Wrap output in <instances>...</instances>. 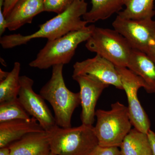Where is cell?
<instances>
[{
  "mask_svg": "<svg viewBox=\"0 0 155 155\" xmlns=\"http://www.w3.org/2000/svg\"><path fill=\"white\" fill-rule=\"evenodd\" d=\"M87 8L85 0H75L63 13L39 25V29L34 33L26 35L20 34L4 35L0 39V44L3 48L11 49L26 44L34 39L45 38L50 41L82 29L88 23L81 19L87 12Z\"/></svg>",
  "mask_w": 155,
  "mask_h": 155,
  "instance_id": "obj_1",
  "label": "cell"
},
{
  "mask_svg": "<svg viewBox=\"0 0 155 155\" xmlns=\"http://www.w3.org/2000/svg\"><path fill=\"white\" fill-rule=\"evenodd\" d=\"M64 65L52 67L50 80L41 89L39 94L51 106L56 123L59 127H72V116L81 104L80 93L70 91L64 81L63 71Z\"/></svg>",
  "mask_w": 155,
  "mask_h": 155,
  "instance_id": "obj_2",
  "label": "cell"
},
{
  "mask_svg": "<svg viewBox=\"0 0 155 155\" xmlns=\"http://www.w3.org/2000/svg\"><path fill=\"white\" fill-rule=\"evenodd\" d=\"M95 26L94 25L87 26L54 40L48 41L36 58L29 63V67L46 69L55 65L69 64L75 55L78 46L88 40Z\"/></svg>",
  "mask_w": 155,
  "mask_h": 155,
  "instance_id": "obj_3",
  "label": "cell"
},
{
  "mask_svg": "<svg viewBox=\"0 0 155 155\" xmlns=\"http://www.w3.org/2000/svg\"><path fill=\"white\" fill-rule=\"evenodd\" d=\"M95 117L94 128L98 145L119 147L132 125L127 107L117 101L111 104L109 110H97Z\"/></svg>",
  "mask_w": 155,
  "mask_h": 155,
  "instance_id": "obj_4",
  "label": "cell"
},
{
  "mask_svg": "<svg viewBox=\"0 0 155 155\" xmlns=\"http://www.w3.org/2000/svg\"><path fill=\"white\" fill-rule=\"evenodd\" d=\"M93 125L58 126L49 134L51 152L57 155H90L98 146Z\"/></svg>",
  "mask_w": 155,
  "mask_h": 155,
  "instance_id": "obj_5",
  "label": "cell"
},
{
  "mask_svg": "<svg viewBox=\"0 0 155 155\" xmlns=\"http://www.w3.org/2000/svg\"><path fill=\"white\" fill-rule=\"evenodd\" d=\"M85 47L116 67H126L133 49L129 43L115 29L95 26Z\"/></svg>",
  "mask_w": 155,
  "mask_h": 155,
  "instance_id": "obj_6",
  "label": "cell"
},
{
  "mask_svg": "<svg viewBox=\"0 0 155 155\" xmlns=\"http://www.w3.org/2000/svg\"><path fill=\"white\" fill-rule=\"evenodd\" d=\"M116 68L121 78L123 90L127 95L128 114L132 125L139 131L147 134L150 130V122L137 96L139 89L145 87L144 81L128 68Z\"/></svg>",
  "mask_w": 155,
  "mask_h": 155,
  "instance_id": "obj_7",
  "label": "cell"
},
{
  "mask_svg": "<svg viewBox=\"0 0 155 155\" xmlns=\"http://www.w3.org/2000/svg\"><path fill=\"white\" fill-rule=\"evenodd\" d=\"M112 25L133 49L146 54L155 39V20L153 18L134 20L117 15Z\"/></svg>",
  "mask_w": 155,
  "mask_h": 155,
  "instance_id": "obj_8",
  "label": "cell"
},
{
  "mask_svg": "<svg viewBox=\"0 0 155 155\" xmlns=\"http://www.w3.org/2000/svg\"><path fill=\"white\" fill-rule=\"evenodd\" d=\"M20 88L18 98L28 115L35 118L45 130L50 132L58 127L54 116L40 94L33 89V79L26 75L20 76Z\"/></svg>",
  "mask_w": 155,
  "mask_h": 155,
  "instance_id": "obj_9",
  "label": "cell"
},
{
  "mask_svg": "<svg viewBox=\"0 0 155 155\" xmlns=\"http://www.w3.org/2000/svg\"><path fill=\"white\" fill-rule=\"evenodd\" d=\"M86 75L108 85L123 90L121 78L115 65L99 55L77 62L73 65L72 75Z\"/></svg>",
  "mask_w": 155,
  "mask_h": 155,
  "instance_id": "obj_10",
  "label": "cell"
},
{
  "mask_svg": "<svg viewBox=\"0 0 155 155\" xmlns=\"http://www.w3.org/2000/svg\"><path fill=\"white\" fill-rule=\"evenodd\" d=\"M72 77L80 87L81 123L93 125L95 117L97 102L104 90L109 85L87 75H72Z\"/></svg>",
  "mask_w": 155,
  "mask_h": 155,
  "instance_id": "obj_11",
  "label": "cell"
},
{
  "mask_svg": "<svg viewBox=\"0 0 155 155\" xmlns=\"http://www.w3.org/2000/svg\"><path fill=\"white\" fill-rule=\"evenodd\" d=\"M10 155H48L51 153L49 134L32 132L11 143Z\"/></svg>",
  "mask_w": 155,
  "mask_h": 155,
  "instance_id": "obj_12",
  "label": "cell"
},
{
  "mask_svg": "<svg viewBox=\"0 0 155 155\" xmlns=\"http://www.w3.org/2000/svg\"><path fill=\"white\" fill-rule=\"evenodd\" d=\"M43 0H19L5 17L10 31L32 22L33 18L44 12Z\"/></svg>",
  "mask_w": 155,
  "mask_h": 155,
  "instance_id": "obj_13",
  "label": "cell"
},
{
  "mask_svg": "<svg viewBox=\"0 0 155 155\" xmlns=\"http://www.w3.org/2000/svg\"><path fill=\"white\" fill-rule=\"evenodd\" d=\"M45 130L35 118L14 119L0 122V148L8 146L28 133Z\"/></svg>",
  "mask_w": 155,
  "mask_h": 155,
  "instance_id": "obj_14",
  "label": "cell"
},
{
  "mask_svg": "<svg viewBox=\"0 0 155 155\" xmlns=\"http://www.w3.org/2000/svg\"><path fill=\"white\" fill-rule=\"evenodd\" d=\"M127 68L143 80L147 93H155V64L146 54L133 49Z\"/></svg>",
  "mask_w": 155,
  "mask_h": 155,
  "instance_id": "obj_15",
  "label": "cell"
},
{
  "mask_svg": "<svg viewBox=\"0 0 155 155\" xmlns=\"http://www.w3.org/2000/svg\"><path fill=\"white\" fill-rule=\"evenodd\" d=\"M121 155H153L147 134L131 129L120 147Z\"/></svg>",
  "mask_w": 155,
  "mask_h": 155,
  "instance_id": "obj_16",
  "label": "cell"
},
{
  "mask_svg": "<svg viewBox=\"0 0 155 155\" xmlns=\"http://www.w3.org/2000/svg\"><path fill=\"white\" fill-rule=\"evenodd\" d=\"M92 6L89 11L82 17L87 23H94L105 20L114 14L122 11L125 0H91Z\"/></svg>",
  "mask_w": 155,
  "mask_h": 155,
  "instance_id": "obj_17",
  "label": "cell"
},
{
  "mask_svg": "<svg viewBox=\"0 0 155 155\" xmlns=\"http://www.w3.org/2000/svg\"><path fill=\"white\" fill-rule=\"evenodd\" d=\"M155 0H125V8L118 15L127 19L140 20L153 18L155 15Z\"/></svg>",
  "mask_w": 155,
  "mask_h": 155,
  "instance_id": "obj_18",
  "label": "cell"
},
{
  "mask_svg": "<svg viewBox=\"0 0 155 155\" xmlns=\"http://www.w3.org/2000/svg\"><path fill=\"white\" fill-rule=\"evenodd\" d=\"M20 69L21 64L15 62L7 77L0 81V103L18 98L20 88Z\"/></svg>",
  "mask_w": 155,
  "mask_h": 155,
  "instance_id": "obj_19",
  "label": "cell"
},
{
  "mask_svg": "<svg viewBox=\"0 0 155 155\" xmlns=\"http://www.w3.org/2000/svg\"><path fill=\"white\" fill-rule=\"evenodd\" d=\"M31 118L18 98L0 103V122L14 119L29 120Z\"/></svg>",
  "mask_w": 155,
  "mask_h": 155,
  "instance_id": "obj_20",
  "label": "cell"
},
{
  "mask_svg": "<svg viewBox=\"0 0 155 155\" xmlns=\"http://www.w3.org/2000/svg\"><path fill=\"white\" fill-rule=\"evenodd\" d=\"M75 0H43L45 11L59 14L64 12Z\"/></svg>",
  "mask_w": 155,
  "mask_h": 155,
  "instance_id": "obj_21",
  "label": "cell"
},
{
  "mask_svg": "<svg viewBox=\"0 0 155 155\" xmlns=\"http://www.w3.org/2000/svg\"><path fill=\"white\" fill-rule=\"evenodd\" d=\"M119 147L98 146L90 155H121Z\"/></svg>",
  "mask_w": 155,
  "mask_h": 155,
  "instance_id": "obj_22",
  "label": "cell"
},
{
  "mask_svg": "<svg viewBox=\"0 0 155 155\" xmlns=\"http://www.w3.org/2000/svg\"><path fill=\"white\" fill-rule=\"evenodd\" d=\"M4 0H0V35H2L7 28V22L5 17L3 13Z\"/></svg>",
  "mask_w": 155,
  "mask_h": 155,
  "instance_id": "obj_23",
  "label": "cell"
},
{
  "mask_svg": "<svg viewBox=\"0 0 155 155\" xmlns=\"http://www.w3.org/2000/svg\"><path fill=\"white\" fill-rule=\"evenodd\" d=\"M19 0H5L3 6V13L5 17L12 8Z\"/></svg>",
  "mask_w": 155,
  "mask_h": 155,
  "instance_id": "obj_24",
  "label": "cell"
},
{
  "mask_svg": "<svg viewBox=\"0 0 155 155\" xmlns=\"http://www.w3.org/2000/svg\"><path fill=\"white\" fill-rule=\"evenodd\" d=\"M147 134L151 147L153 155H155V133L150 129L148 132Z\"/></svg>",
  "mask_w": 155,
  "mask_h": 155,
  "instance_id": "obj_25",
  "label": "cell"
},
{
  "mask_svg": "<svg viewBox=\"0 0 155 155\" xmlns=\"http://www.w3.org/2000/svg\"><path fill=\"white\" fill-rule=\"evenodd\" d=\"M147 54L155 64V39L151 45Z\"/></svg>",
  "mask_w": 155,
  "mask_h": 155,
  "instance_id": "obj_26",
  "label": "cell"
},
{
  "mask_svg": "<svg viewBox=\"0 0 155 155\" xmlns=\"http://www.w3.org/2000/svg\"><path fill=\"white\" fill-rule=\"evenodd\" d=\"M0 155H10L8 147H6L0 148Z\"/></svg>",
  "mask_w": 155,
  "mask_h": 155,
  "instance_id": "obj_27",
  "label": "cell"
},
{
  "mask_svg": "<svg viewBox=\"0 0 155 155\" xmlns=\"http://www.w3.org/2000/svg\"><path fill=\"white\" fill-rule=\"evenodd\" d=\"M8 73L9 72H5L2 69H0V79H1V81L5 79L7 77Z\"/></svg>",
  "mask_w": 155,
  "mask_h": 155,
  "instance_id": "obj_28",
  "label": "cell"
},
{
  "mask_svg": "<svg viewBox=\"0 0 155 155\" xmlns=\"http://www.w3.org/2000/svg\"><path fill=\"white\" fill-rule=\"evenodd\" d=\"M48 155H57L51 152V153H50Z\"/></svg>",
  "mask_w": 155,
  "mask_h": 155,
  "instance_id": "obj_29",
  "label": "cell"
},
{
  "mask_svg": "<svg viewBox=\"0 0 155 155\" xmlns=\"http://www.w3.org/2000/svg\"></svg>",
  "mask_w": 155,
  "mask_h": 155,
  "instance_id": "obj_30",
  "label": "cell"
}]
</instances>
